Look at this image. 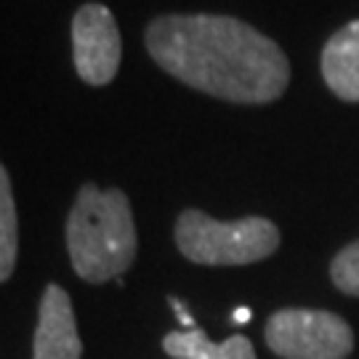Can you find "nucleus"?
<instances>
[{
  "label": "nucleus",
  "instance_id": "1",
  "mask_svg": "<svg viewBox=\"0 0 359 359\" xmlns=\"http://www.w3.org/2000/svg\"><path fill=\"white\" fill-rule=\"evenodd\" d=\"M157 65L189 88L234 104H269L290 83L283 48L231 16L170 13L147 27Z\"/></svg>",
  "mask_w": 359,
  "mask_h": 359
},
{
  "label": "nucleus",
  "instance_id": "2",
  "mask_svg": "<svg viewBox=\"0 0 359 359\" xmlns=\"http://www.w3.org/2000/svg\"><path fill=\"white\" fill-rule=\"evenodd\" d=\"M136 245L128 197L86 184L67 218V248L77 274L93 285L120 280L136 258Z\"/></svg>",
  "mask_w": 359,
  "mask_h": 359
},
{
  "label": "nucleus",
  "instance_id": "3",
  "mask_svg": "<svg viewBox=\"0 0 359 359\" xmlns=\"http://www.w3.org/2000/svg\"><path fill=\"white\" fill-rule=\"evenodd\" d=\"M184 256L205 266H243L269 258L280 248V229L266 218L216 221L203 210H184L176 224Z\"/></svg>",
  "mask_w": 359,
  "mask_h": 359
},
{
  "label": "nucleus",
  "instance_id": "4",
  "mask_svg": "<svg viewBox=\"0 0 359 359\" xmlns=\"http://www.w3.org/2000/svg\"><path fill=\"white\" fill-rule=\"evenodd\" d=\"M266 346L283 359H346L354 333L330 311L280 309L266 322Z\"/></svg>",
  "mask_w": 359,
  "mask_h": 359
},
{
  "label": "nucleus",
  "instance_id": "5",
  "mask_svg": "<svg viewBox=\"0 0 359 359\" xmlns=\"http://www.w3.org/2000/svg\"><path fill=\"white\" fill-rule=\"evenodd\" d=\"M75 69L88 86H107L120 69L123 40L112 11L102 3H86L72 16Z\"/></svg>",
  "mask_w": 359,
  "mask_h": 359
},
{
  "label": "nucleus",
  "instance_id": "6",
  "mask_svg": "<svg viewBox=\"0 0 359 359\" xmlns=\"http://www.w3.org/2000/svg\"><path fill=\"white\" fill-rule=\"evenodd\" d=\"M80 354L83 344L77 335L72 301L59 285H48L40 301L32 359H80Z\"/></svg>",
  "mask_w": 359,
  "mask_h": 359
},
{
  "label": "nucleus",
  "instance_id": "7",
  "mask_svg": "<svg viewBox=\"0 0 359 359\" xmlns=\"http://www.w3.org/2000/svg\"><path fill=\"white\" fill-rule=\"evenodd\" d=\"M322 77L344 102H359V22H351L327 40L322 51Z\"/></svg>",
  "mask_w": 359,
  "mask_h": 359
},
{
  "label": "nucleus",
  "instance_id": "8",
  "mask_svg": "<svg viewBox=\"0 0 359 359\" xmlns=\"http://www.w3.org/2000/svg\"><path fill=\"white\" fill-rule=\"evenodd\" d=\"M163 348L173 359H256V348L245 335H229L224 344H213L197 327L168 333Z\"/></svg>",
  "mask_w": 359,
  "mask_h": 359
},
{
  "label": "nucleus",
  "instance_id": "9",
  "mask_svg": "<svg viewBox=\"0 0 359 359\" xmlns=\"http://www.w3.org/2000/svg\"><path fill=\"white\" fill-rule=\"evenodd\" d=\"M16 248H19L16 205H13L8 173L0 165V283L8 280L16 266Z\"/></svg>",
  "mask_w": 359,
  "mask_h": 359
},
{
  "label": "nucleus",
  "instance_id": "10",
  "mask_svg": "<svg viewBox=\"0 0 359 359\" xmlns=\"http://www.w3.org/2000/svg\"><path fill=\"white\" fill-rule=\"evenodd\" d=\"M330 277H333V283L338 290H344V293L357 295L359 298V240L346 245V248L333 258Z\"/></svg>",
  "mask_w": 359,
  "mask_h": 359
},
{
  "label": "nucleus",
  "instance_id": "11",
  "mask_svg": "<svg viewBox=\"0 0 359 359\" xmlns=\"http://www.w3.org/2000/svg\"><path fill=\"white\" fill-rule=\"evenodd\" d=\"M170 306L176 309V317H179V322L187 327V330H194V320H192V314H189V309L181 304L179 298H170Z\"/></svg>",
  "mask_w": 359,
  "mask_h": 359
},
{
  "label": "nucleus",
  "instance_id": "12",
  "mask_svg": "<svg viewBox=\"0 0 359 359\" xmlns=\"http://www.w3.org/2000/svg\"><path fill=\"white\" fill-rule=\"evenodd\" d=\"M250 317H253V311H250V309H245V306H240L237 311H234V322H237V325L250 322Z\"/></svg>",
  "mask_w": 359,
  "mask_h": 359
}]
</instances>
